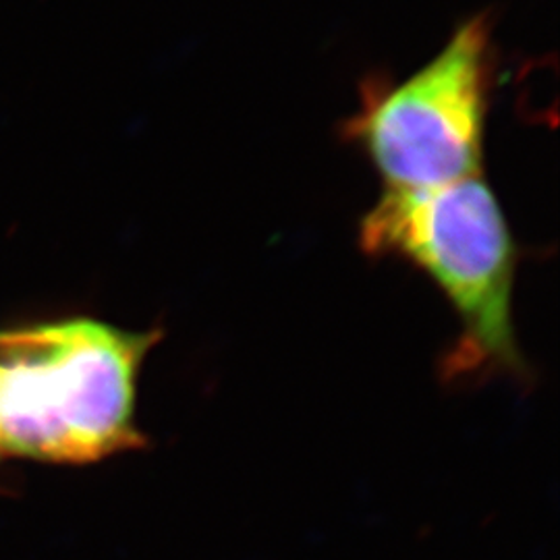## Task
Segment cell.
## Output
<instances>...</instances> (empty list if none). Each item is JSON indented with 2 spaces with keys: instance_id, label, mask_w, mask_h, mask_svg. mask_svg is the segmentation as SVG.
Wrapping results in <instances>:
<instances>
[{
  "instance_id": "3957f363",
  "label": "cell",
  "mask_w": 560,
  "mask_h": 560,
  "mask_svg": "<svg viewBox=\"0 0 560 560\" xmlns=\"http://www.w3.org/2000/svg\"><path fill=\"white\" fill-rule=\"evenodd\" d=\"M36 363L40 395L67 463H94L145 448L136 423L138 378L161 330H125L94 318L21 328Z\"/></svg>"
},
{
  "instance_id": "6da1fadb",
  "label": "cell",
  "mask_w": 560,
  "mask_h": 560,
  "mask_svg": "<svg viewBox=\"0 0 560 560\" xmlns=\"http://www.w3.org/2000/svg\"><path fill=\"white\" fill-rule=\"evenodd\" d=\"M363 254L399 258L441 289L463 324L444 358V378H529L513 324L517 247L486 180L432 189H386L360 224Z\"/></svg>"
},
{
  "instance_id": "277c9868",
  "label": "cell",
  "mask_w": 560,
  "mask_h": 560,
  "mask_svg": "<svg viewBox=\"0 0 560 560\" xmlns=\"http://www.w3.org/2000/svg\"><path fill=\"white\" fill-rule=\"evenodd\" d=\"M0 459H2V451H0Z\"/></svg>"
},
{
  "instance_id": "7a4b0ae2",
  "label": "cell",
  "mask_w": 560,
  "mask_h": 560,
  "mask_svg": "<svg viewBox=\"0 0 560 560\" xmlns=\"http://www.w3.org/2000/svg\"><path fill=\"white\" fill-rule=\"evenodd\" d=\"M492 78V25L476 15L411 78L365 85L345 136L368 154L388 189L478 177Z\"/></svg>"
}]
</instances>
